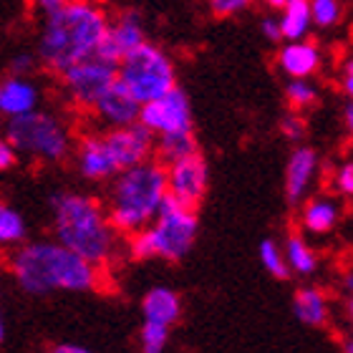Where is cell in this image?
<instances>
[{
	"label": "cell",
	"instance_id": "obj_40",
	"mask_svg": "<svg viewBox=\"0 0 353 353\" xmlns=\"http://www.w3.org/2000/svg\"><path fill=\"white\" fill-rule=\"evenodd\" d=\"M341 348H343V353H353V341H351V336H346V339L341 341Z\"/></svg>",
	"mask_w": 353,
	"mask_h": 353
},
{
	"label": "cell",
	"instance_id": "obj_8",
	"mask_svg": "<svg viewBox=\"0 0 353 353\" xmlns=\"http://www.w3.org/2000/svg\"><path fill=\"white\" fill-rule=\"evenodd\" d=\"M117 79L137 101L147 103L176 86V66L164 48L144 41L117 63Z\"/></svg>",
	"mask_w": 353,
	"mask_h": 353
},
{
	"label": "cell",
	"instance_id": "obj_19",
	"mask_svg": "<svg viewBox=\"0 0 353 353\" xmlns=\"http://www.w3.org/2000/svg\"><path fill=\"white\" fill-rule=\"evenodd\" d=\"M293 313L308 328H323L331 323V301L318 285H303L293 295Z\"/></svg>",
	"mask_w": 353,
	"mask_h": 353
},
{
	"label": "cell",
	"instance_id": "obj_26",
	"mask_svg": "<svg viewBox=\"0 0 353 353\" xmlns=\"http://www.w3.org/2000/svg\"><path fill=\"white\" fill-rule=\"evenodd\" d=\"M310 6V23L313 28L331 30L343 21V6L341 0H308Z\"/></svg>",
	"mask_w": 353,
	"mask_h": 353
},
{
	"label": "cell",
	"instance_id": "obj_1",
	"mask_svg": "<svg viewBox=\"0 0 353 353\" xmlns=\"http://www.w3.org/2000/svg\"><path fill=\"white\" fill-rule=\"evenodd\" d=\"M8 272L23 293H94L103 288V270L56 240H26L8 258Z\"/></svg>",
	"mask_w": 353,
	"mask_h": 353
},
{
	"label": "cell",
	"instance_id": "obj_38",
	"mask_svg": "<svg viewBox=\"0 0 353 353\" xmlns=\"http://www.w3.org/2000/svg\"><path fill=\"white\" fill-rule=\"evenodd\" d=\"M6 331H8V325H6V310H3V295H0V343L6 341Z\"/></svg>",
	"mask_w": 353,
	"mask_h": 353
},
{
	"label": "cell",
	"instance_id": "obj_36",
	"mask_svg": "<svg viewBox=\"0 0 353 353\" xmlns=\"http://www.w3.org/2000/svg\"><path fill=\"white\" fill-rule=\"evenodd\" d=\"M36 3V8L41 10V13H51V10H56V8H61V6H66L68 0H33Z\"/></svg>",
	"mask_w": 353,
	"mask_h": 353
},
{
	"label": "cell",
	"instance_id": "obj_23",
	"mask_svg": "<svg viewBox=\"0 0 353 353\" xmlns=\"http://www.w3.org/2000/svg\"><path fill=\"white\" fill-rule=\"evenodd\" d=\"M197 139H194V132H184V134H164V137H154V159L162 164H170L174 159H182V157L197 152Z\"/></svg>",
	"mask_w": 353,
	"mask_h": 353
},
{
	"label": "cell",
	"instance_id": "obj_18",
	"mask_svg": "<svg viewBox=\"0 0 353 353\" xmlns=\"http://www.w3.org/2000/svg\"><path fill=\"white\" fill-rule=\"evenodd\" d=\"M139 308H141V321L174 328L179 323V318H182V298L172 288L154 285L144 293Z\"/></svg>",
	"mask_w": 353,
	"mask_h": 353
},
{
	"label": "cell",
	"instance_id": "obj_7",
	"mask_svg": "<svg viewBox=\"0 0 353 353\" xmlns=\"http://www.w3.org/2000/svg\"><path fill=\"white\" fill-rule=\"evenodd\" d=\"M3 134L15 147L18 157H30L43 164L66 162L74 152V134L71 126L48 109H33L23 117L6 121Z\"/></svg>",
	"mask_w": 353,
	"mask_h": 353
},
{
	"label": "cell",
	"instance_id": "obj_2",
	"mask_svg": "<svg viewBox=\"0 0 353 353\" xmlns=\"http://www.w3.org/2000/svg\"><path fill=\"white\" fill-rule=\"evenodd\" d=\"M109 13L96 0H68L46 13L36 41V59L53 76L99 53L109 30Z\"/></svg>",
	"mask_w": 353,
	"mask_h": 353
},
{
	"label": "cell",
	"instance_id": "obj_20",
	"mask_svg": "<svg viewBox=\"0 0 353 353\" xmlns=\"http://www.w3.org/2000/svg\"><path fill=\"white\" fill-rule=\"evenodd\" d=\"M283 255H285V265L290 275H298V278H310L318 272V265H321V258H318L316 248L301 235V232H293L288 237L285 245H283Z\"/></svg>",
	"mask_w": 353,
	"mask_h": 353
},
{
	"label": "cell",
	"instance_id": "obj_24",
	"mask_svg": "<svg viewBox=\"0 0 353 353\" xmlns=\"http://www.w3.org/2000/svg\"><path fill=\"white\" fill-rule=\"evenodd\" d=\"M321 99V88L313 79H288L285 101L290 111H308Z\"/></svg>",
	"mask_w": 353,
	"mask_h": 353
},
{
	"label": "cell",
	"instance_id": "obj_9",
	"mask_svg": "<svg viewBox=\"0 0 353 353\" xmlns=\"http://www.w3.org/2000/svg\"><path fill=\"white\" fill-rule=\"evenodd\" d=\"M61 79V88L76 109L91 111L96 99L117 81V63L109 59H103L101 53H96L91 59H83L66 68Z\"/></svg>",
	"mask_w": 353,
	"mask_h": 353
},
{
	"label": "cell",
	"instance_id": "obj_21",
	"mask_svg": "<svg viewBox=\"0 0 353 353\" xmlns=\"http://www.w3.org/2000/svg\"><path fill=\"white\" fill-rule=\"evenodd\" d=\"M280 36L283 41H301L308 38L313 23H310V6L308 0H285L280 8Z\"/></svg>",
	"mask_w": 353,
	"mask_h": 353
},
{
	"label": "cell",
	"instance_id": "obj_16",
	"mask_svg": "<svg viewBox=\"0 0 353 353\" xmlns=\"http://www.w3.org/2000/svg\"><path fill=\"white\" fill-rule=\"evenodd\" d=\"M43 99V91L33 81V76H0V119L23 117L28 111L38 109Z\"/></svg>",
	"mask_w": 353,
	"mask_h": 353
},
{
	"label": "cell",
	"instance_id": "obj_31",
	"mask_svg": "<svg viewBox=\"0 0 353 353\" xmlns=\"http://www.w3.org/2000/svg\"><path fill=\"white\" fill-rule=\"evenodd\" d=\"M38 66V59L36 53H15L13 59H10V63H8V71L13 76H33V71H36Z\"/></svg>",
	"mask_w": 353,
	"mask_h": 353
},
{
	"label": "cell",
	"instance_id": "obj_37",
	"mask_svg": "<svg viewBox=\"0 0 353 353\" xmlns=\"http://www.w3.org/2000/svg\"><path fill=\"white\" fill-rule=\"evenodd\" d=\"M341 117H343V129L351 134V129H353V103H351V99L343 103V111H341Z\"/></svg>",
	"mask_w": 353,
	"mask_h": 353
},
{
	"label": "cell",
	"instance_id": "obj_6",
	"mask_svg": "<svg viewBox=\"0 0 353 353\" xmlns=\"http://www.w3.org/2000/svg\"><path fill=\"white\" fill-rule=\"evenodd\" d=\"M199 235L197 210L176 205L174 199H164L162 210L147 228L126 237V252L134 260H164L179 263L190 255Z\"/></svg>",
	"mask_w": 353,
	"mask_h": 353
},
{
	"label": "cell",
	"instance_id": "obj_12",
	"mask_svg": "<svg viewBox=\"0 0 353 353\" xmlns=\"http://www.w3.org/2000/svg\"><path fill=\"white\" fill-rule=\"evenodd\" d=\"M318 174H321V154L310 144H295L285 162V182H283L288 205L298 207L303 199H308L313 194Z\"/></svg>",
	"mask_w": 353,
	"mask_h": 353
},
{
	"label": "cell",
	"instance_id": "obj_27",
	"mask_svg": "<svg viewBox=\"0 0 353 353\" xmlns=\"http://www.w3.org/2000/svg\"><path fill=\"white\" fill-rule=\"evenodd\" d=\"M170 336H172V328H167V325L141 321L139 353H164L167 346H170Z\"/></svg>",
	"mask_w": 353,
	"mask_h": 353
},
{
	"label": "cell",
	"instance_id": "obj_17",
	"mask_svg": "<svg viewBox=\"0 0 353 353\" xmlns=\"http://www.w3.org/2000/svg\"><path fill=\"white\" fill-rule=\"evenodd\" d=\"M278 68L288 79H313L323 68V51L316 41H285L278 51Z\"/></svg>",
	"mask_w": 353,
	"mask_h": 353
},
{
	"label": "cell",
	"instance_id": "obj_15",
	"mask_svg": "<svg viewBox=\"0 0 353 353\" xmlns=\"http://www.w3.org/2000/svg\"><path fill=\"white\" fill-rule=\"evenodd\" d=\"M139 106L141 103L137 101L117 79V81L111 83V86L96 99V103L91 106V114H94V119L103 129H119V126L137 124Z\"/></svg>",
	"mask_w": 353,
	"mask_h": 353
},
{
	"label": "cell",
	"instance_id": "obj_14",
	"mask_svg": "<svg viewBox=\"0 0 353 353\" xmlns=\"http://www.w3.org/2000/svg\"><path fill=\"white\" fill-rule=\"evenodd\" d=\"M298 222L305 235H333L343 222V199L336 194H310L298 205Z\"/></svg>",
	"mask_w": 353,
	"mask_h": 353
},
{
	"label": "cell",
	"instance_id": "obj_4",
	"mask_svg": "<svg viewBox=\"0 0 353 353\" xmlns=\"http://www.w3.org/2000/svg\"><path fill=\"white\" fill-rule=\"evenodd\" d=\"M167 199V172L154 157L119 172L109 182L103 212L119 237H132L154 220Z\"/></svg>",
	"mask_w": 353,
	"mask_h": 353
},
{
	"label": "cell",
	"instance_id": "obj_3",
	"mask_svg": "<svg viewBox=\"0 0 353 353\" xmlns=\"http://www.w3.org/2000/svg\"><path fill=\"white\" fill-rule=\"evenodd\" d=\"M51 230L56 243L101 270L114 263L121 250V237L111 228L103 205L88 192L61 190L53 194Z\"/></svg>",
	"mask_w": 353,
	"mask_h": 353
},
{
	"label": "cell",
	"instance_id": "obj_32",
	"mask_svg": "<svg viewBox=\"0 0 353 353\" xmlns=\"http://www.w3.org/2000/svg\"><path fill=\"white\" fill-rule=\"evenodd\" d=\"M18 152H15V147L8 141V137L3 132H0V172H8L13 170L15 164H18Z\"/></svg>",
	"mask_w": 353,
	"mask_h": 353
},
{
	"label": "cell",
	"instance_id": "obj_39",
	"mask_svg": "<svg viewBox=\"0 0 353 353\" xmlns=\"http://www.w3.org/2000/svg\"><path fill=\"white\" fill-rule=\"evenodd\" d=\"M260 3L268 8H275V10H280V8L285 6V0H260Z\"/></svg>",
	"mask_w": 353,
	"mask_h": 353
},
{
	"label": "cell",
	"instance_id": "obj_28",
	"mask_svg": "<svg viewBox=\"0 0 353 353\" xmlns=\"http://www.w3.org/2000/svg\"><path fill=\"white\" fill-rule=\"evenodd\" d=\"M331 187L333 194L339 199H351L353 194V162L351 159H341L331 172Z\"/></svg>",
	"mask_w": 353,
	"mask_h": 353
},
{
	"label": "cell",
	"instance_id": "obj_22",
	"mask_svg": "<svg viewBox=\"0 0 353 353\" xmlns=\"http://www.w3.org/2000/svg\"><path fill=\"white\" fill-rule=\"evenodd\" d=\"M28 240V222L10 202L0 197V250H15Z\"/></svg>",
	"mask_w": 353,
	"mask_h": 353
},
{
	"label": "cell",
	"instance_id": "obj_11",
	"mask_svg": "<svg viewBox=\"0 0 353 353\" xmlns=\"http://www.w3.org/2000/svg\"><path fill=\"white\" fill-rule=\"evenodd\" d=\"M164 172H167V197L174 199L176 205L197 210L210 190V167L202 152L197 149L182 159L164 164Z\"/></svg>",
	"mask_w": 353,
	"mask_h": 353
},
{
	"label": "cell",
	"instance_id": "obj_34",
	"mask_svg": "<svg viewBox=\"0 0 353 353\" xmlns=\"http://www.w3.org/2000/svg\"><path fill=\"white\" fill-rule=\"evenodd\" d=\"M339 81H341V91H343V96L351 99V94H353V61L351 59H346L343 63H341Z\"/></svg>",
	"mask_w": 353,
	"mask_h": 353
},
{
	"label": "cell",
	"instance_id": "obj_35",
	"mask_svg": "<svg viewBox=\"0 0 353 353\" xmlns=\"http://www.w3.org/2000/svg\"><path fill=\"white\" fill-rule=\"evenodd\" d=\"M46 353H94L91 348L86 346H79V343H68V341H61V343H53L48 346Z\"/></svg>",
	"mask_w": 353,
	"mask_h": 353
},
{
	"label": "cell",
	"instance_id": "obj_5",
	"mask_svg": "<svg viewBox=\"0 0 353 353\" xmlns=\"http://www.w3.org/2000/svg\"><path fill=\"white\" fill-rule=\"evenodd\" d=\"M74 167L91 184H109L119 172L154 157V137L137 121L119 129L86 132L74 141Z\"/></svg>",
	"mask_w": 353,
	"mask_h": 353
},
{
	"label": "cell",
	"instance_id": "obj_10",
	"mask_svg": "<svg viewBox=\"0 0 353 353\" xmlns=\"http://www.w3.org/2000/svg\"><path fill=\"white\" fill-rule=\"evenodd\" d=\"M152 137H164V134H184L194 132V111L187 91L179 86L170 88L164 96L147 101L139 106V119H137Z\"/></svg>",
	"mask_w": 353,
	"mask_h": 353
},
{
	"label": "cell",
	"instance_id": "obj_25",
	"mask_svg": "<svg viewBox=\"0 0 353 353\" xmlns=\"http://www.w3.org/2000/svg\"><path fill=\"white\" fill-rule=\"evenodd\" d=\"M258 258L263 270L268 275H272L275 280H288L290 278V270L285 265V255H283V245H278L272 237H265L258 245Z\"/></svg>",
	"mask_w": 353,
	"mask_h": 353
},
{
	"label": "cell",
	"instance_id": "obj_33",
	"mask_svg": "<svg viewBox=\"0 0 353 353\" xmlns=\"http://www.w3.org/2000/svg\"><path fill=\"white\" fill-rule=\"evenodd\" d=\"M260 30H263V36L270 41V43H280L283 36H280V23L275 15H265L263 21H260Z\"/></svg>",
	"mask_w": 353,
	"mask_h": 353
},
{
	"label": "cell",
	"instance_id": "obj_30",
	"mask_svg": "<svg viewBox=\"0 0 353 353\" xmlns=\"http://www.w3.org/2000/svg\"><path fill=\"white\" fill-rule=\"evenodd\" d=\"M252 0H210V8L217 18H232L250 8Z\"/></svg>",
	"mask_w": 353,
	"mask_h": 353
},
{
	"label": "cell",
	"instance_id": "obj_13",
	"mask_svg": "<svg viewBox=\"0 0 353 353\" xmlns=\"http://www.w3.org/2000/svg\"><path fill=\"white\" fill-rule=\"evenodd\" d=\"M144 41H147V28H144L141 13L139 10H124V13H119L109 23V30L103 36V43L99 48V53H101L103 59L119 63L126 53H132Z\"/></svg>",
	"mask_w": 353,
	"mask_h": 353
},
{
	"label": "cell",
	"instance_id": "obj_29",
	"mask_svg": "<svg viewBox=\"0 0 353 353\" xmlns=\"http://www.w3.org/2000/svg\"><path fill=\"white\" fill-rule=\"evenodd\" d=\"M280 134L293 144H301L308 134V121L301 117V111H288L285 117L280 119Z\"/></svg>",
	"mask_w": 353,
	"mask_h": 353
}]
</instances>
